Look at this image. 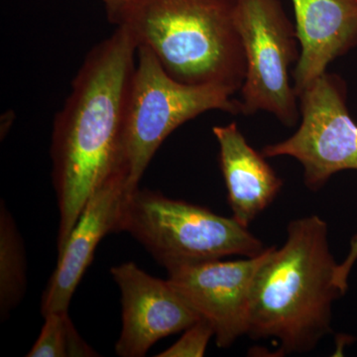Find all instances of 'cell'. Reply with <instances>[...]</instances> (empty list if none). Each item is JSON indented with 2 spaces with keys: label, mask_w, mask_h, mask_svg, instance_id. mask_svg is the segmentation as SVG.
Here are the masks:
<instances>
[{
  "label": "cell",
  "mask_w": 357,
  "mask_h": 357,
  "mask_svg": "<svg viewBox=\"0 0 357 357\" xmlns=\"http://www.w3.org/2000/svg\"><path fill=\"white\" fill-rule=\"evenodd\" d=\"M137 45L116 27L89 52L52 128V181L57 197L58 255L86 204L124 172L123 134Z\"/></svg>",
  "instance_id": "1"
},
{
  "label": "cell",
  "mask_w": 357,
  "mask_h": 357,
  "mask_svg": "<svg viewBox=\"0 0 357 357\" xmlns=\"http://www.w3.org/2000/svg\"><path fill=\"white\" fill-rule=\"evenodd\" d=\"M287 232L284 245L270 248L255 275L246 335L275 338L283 354H307L332 332L333 305L344 293L335 283L338 264L325 220L298 218Z\"/></svg>",
  "instance_id": "2"
},
{
  "label": "cell",
  "mask_w": 357,
  "mask_h": 357,
  "mask_svg": "<svg viewBox=\"0 0 357 357\" xmlns=\"http://www.w3.org/2000/svg\"><path fill=\"white\" fill-rule=\"evenodd\" d=\"M237 0H130L109 11L138 47L153 52L164 70L188 84L241 91L246 63L236 27Z\"/></svg>",
  "instance_id": "3"
},
{
  "label": "cell",
  "mask_w": 357,
  "mask_h": 357,
  "mask_svg": "<svg viewBox=\"0 0 357 357\" xmlns=\"http://www.w3.org/2000/svg\"><path fill=\"white\" fill-rule=\"evenodd\" d=\"M248 229L234 218L138 188L124 201L117 234L128 232L169 271L227 256L261 255L266 248Z\"/></svg>",
  "instance_id": "4"
},
{
  "label": "cell",
  "mask_w": 357,
  "mask_h": 357,
  "mask_svg": "<svg viewBox=\"0 0 357 357\" xmlns=\"http://www.w3.org/2000/svg\"><path fill=\"white\" fill-rule=\"evenodd\" d=\"M137 58L123 134V167L129 192L139 188L141 178L162 143L185 122L210 110L241 114V100L234 98L231 89L176 81L147 47H138Z\"/></svg>",
  "instance_id": "5"
},
{
  "label": "cell",
  "mask_w": 357,
  "mask_h": 357,
  "mask_svg": "<svg viewBox=\"0 0 357 357\" xmlns=\"http://www.w3.org/2000/svg\"><path fill=\"white\" fill-rule=\"evenodd\" d=\"M236 21L246 63L241 114L267 112L294 128L301 119L290 77L301 54L295 23L281 0H237Z\"/></svg>",
  "instance_id": "6"
},
{
  "label": "cell",
  "mask_w": 357,
  "mask_h": 357,
  "mask_svg": "<svg viewBox=\"0 0 357 357\" xmlns=\"http://www.w3.org/2000/svg\"><path fill=\"white\" fill-rule=\"evenodd\" d=\"M347 83L325 73L299 95V128L287 139L266 145V158L293 157L304 169L305 185L323 188L332 176L357 171V123L347 107Z\"/></svg>",
  "instance_id": "7"
},
{
  "label": "cell",
  "mask_w": 357,
  "mask_h": 357,
  "mask_svg": "<svg viewBox=\"0 0 357 357\" xmlns=\"http://www.w3.org/2000/svg\"><path fill=\"white\" fill-rule=\"evenodd\" d=\"M269 248L255 257L210 260L169 270L168 280L215 330L218 347L248 333L251 288Z\"/></svg>",
  "instance_id": "8"
},
{
  "label": "cell",
  "mask_w": 357,
  "mask_h": 357,
  "mask_svg": "<svg viewBox=\"0 0 357 357\" xmlns=\"http://www.w3.org/2000/svg\"><path fill=\"white\" fill-rule=\"evenodd\" d=\"M110 273L121 294L117 356H146L160 340L184 332L202 319L170 281L155 278L134 262L112 267Z\"/></svg>",
  "instance_id": "9"
},
{
  "label": "cell",
  "mask_w": 357,
  "mask_h": 357,
  "mask_svg": "<svg viewBox=\"0 0 357 357\" xmlns=\"http://www.w3.org/2000/svg\"><path fill=\"white\" fill-rule=\"evenodd\" d=\"M128 190L126 174H116L91 196L70 232L58 264L42 298L43 317L68 311L77 285L88 269L103 237L117 234Z\"/></svg>",
  "instance_id": "10"
},
{
  "label": "cell",
  "mask_w": 357,
  "mask_h": 357,
  "mask_svg": "<svg viewBox=\"0 0 357 357\" xmlns=\"http://www.w3.org/2000/svg\"><path fill=\"white\" fill-rule=\"evenodd\" d=\"M301 54L293 70L298 98L357 46V0H291Z\"/></svg>",
  "instance_id": "11"
},
{
  "label": "cell",
  "mask_w": 357,
  "mask_h": 357,
  "mask_svg": "<svg viewBox=\"0 0 357 357\" xmlns=\"http://www.w3.org/2000/svg\"><path fill=\"white\" fill-rule=\"evenodd\" d=\"M218 161L234 220L248 227L278 196L283 180L246 140L236 122L213 126Z\"/></svg>",
  "instance_id": "12"
},
{
  "label": "cell",
  "mask_w": 357,
  "mask_h": 357,
  "mask_svg": "<svg viewBox=\"0 0 357 357\" xmlns=\"http://www.w3.org/2000/svg\"><path fill=\"white\" fill-rule=\"evenodd\" d=\"M24 244L13 215L1 202L0 208V316L6 321L24 297Z\"/></svg>",
  "instance_id": "13"
},
{
  "label": "cell",
  "mask_w": 357,
  "mask_h": 357,
  "mask_svg": "<svg viewBox=\"0 0 357 357\" xmlns=\"http://www.w3.org/2000/svg\"><path fill=\"white\" fill-rule=\"evenodd\" d=\"M44 319L38 340L26 356H98L79 335L68 311L49 312Z\"/></svg>",
  "instance_id": "14"
},
{
  "label": "cell",
  "mask_w": 357,
  "mask_h": 357,
  "mask_svg": "<svg viewBox=\"0 0 357 357\" xmlns=\"http://www.w3.org/2000/svg\"><path fill=\"white\" fill-rule=\"evenodd\" d=\"M215 330L206 319H201L184 331V335L172 347L158 354V357H202L204 356Z\"/></svg>",
  "instance_id": "15"
},
{
  "label": "cell",
  "mask_w": 357,
  "mask_h": 357,
  "mask_svg": "<svg viewBox=\"0 0 357 357\" xmlns=\"http://www.w3.org/2000/svg\"><path fill=\"white\" fill-rule=\"evenodd\" d=\"M357 261V234L352 237L349 251L344 261L337 265L335 271V283L344 294L349 289V278L352 267Z\"/></svg>",
  "instance_id": "16"
},
{
  "label": "cell",
  "mask_w": 357,
  "mask_h": 357,
  "mask_svg": "<svg viewBox=\"0 0 357 357\" xmlns=\"http://www.w3.org/2000/svg\"><path fill=\"white\" fill-rule=\"evenodd\" d=\"M102 1L105 4V10L109 13V11L114 10V9L119 8L123 4L128 3L130 0H102Z\"/></svg>",
  "instance_id": "17"
}]
</instances>
